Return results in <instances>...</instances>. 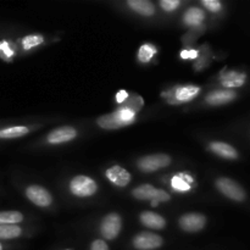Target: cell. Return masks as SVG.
<instances>
[{
    "mask_svg": "<svg viewBox=\"0 0 250 250\" xmlns=\"http://www.w3.org/2000/svg\"><path fill=\"white\" fill-rule=\"evenodd\" d=\"M134 120V112L129 111V110L121 109L120 107L116 112L110 115H105L98 120V125L102 126L103 128H119V127L125 126V125L131 124Z\"/></svg>",
    "mask_w": 250,
    "mask_h": 250,
    "instance_id": "1",
    "label": "cell"
},
{
    "mask_svg": "<svg viewBox=\"0 0 250 250\" xmlns=\"http://www.w3.org/2000/svg\"><path fill=\"white\" fill-rule=\"evenodd\" d=\"M134 198L139 200H151L153 207H158V203L168 202L170 200V195L166 193L165 190H160L154 188L150 185H142L133 189L132 192Z\"/></svg>",
    "mask_w": 250,
    "mask_h": 250,
    "instance_id": "2",
    "label": "cell"
},
{
    "mask_svg": "<svg viewBox=\"0 0 250 250\" xmlns=\"http://www.w3.org/2000/svg\"><path fill=\"white\" fill-rule=\"evenodd\" d=\"M98 189V186L94 180L84 175H78L70 182V190L73 195L80 198L90 197Z\"/></svg>",
    "mask_w": 250,
    "mask_h": 250,
    "instance_id": "3",
    "label": "cell"
},
{
    "mask_svg": "<svg viewBox=\"0 0 250 250\" xmlns=\"http://www.w3.org/2000/svg\"><path fill=\"white\" fill-rule=\"evenodd\" d=\"M216 187L222 194L226 195L229 199L236 200V202H243L247 197L243 188H242L238 183L234 182L233 180H229V178H219V180L216 181Z\"/></svg>",
    "mask_w": 250,
    "mask_h": 250,
    "instance_id": "4",
    "label": "cell"
},
{
    "mask_svg": "<svg viewBox=\"0 0 250 250\" xmlns=\"http://www.w3.org/2000/svg\"><path fill=\"white\" fill-rule=\"evenodd\" d=\"M171 164L170 156L166 154H154V155H146L138 160V167L143 172H154L160 168L166 167Z\"/></svg>",
    "mask_w": 250,
    "mask_h": 250,
    "instance_id": "5",
    "label": "cell"
},
{
    "mask_svg": "<svg viewBox=\"0 0 250 250\" xmlns=\"http://www.w3.org/2000/svg\"><path fill=\"white\" fill-rule=\"evenodd\" d=\"M122 229V220L121 216L119 214H112L106 215V216L103 219L102 226H100V232H102V236L104 237L107 241H112V239L116 238L120 234Z\"/></svg>",
    "mask_w": 250,
    "mask_h": 250,
    "instance_id": "6",
    "label": "cell"
},
{
    "mask_svg": "<svg viewBox=\"0 0 250 250\" xmlns=\"http://www.w3.org/2000/svg\"><path fill=\"white\" fill-rule=\"evenodd\" d=\"M163 244L164 239L151 232H142L133 238V248L137 250H156Z\"/></svg>",
    "mask_w": 250,
    "mask_h": 250,
    "instance_id": "7",
    "label": "cell"
},
{
    "mask_svg": "<svg viewBox=\"0 0 250 250\" xmlns=\"http://www.w3.org/2000/svg\"><path fill=\"white\" fill-rule=\"evenodd\" d=\"M26 195L33 204L37 205V207L45 208L49 207V205L53 203V197H51L50 193H49L45 188L41 187V186H29L26 189Z\"/></svg>",
    "mask_w": 250,
    "mask_h": 250,
    "instance_id": "8",
    "label": "cell"
},
{
    "mask_svg": "<svg viewBox=\"0 0 250 250\" xmlns=\"http://www.w3.org/2000/svg\"><path fill=\"white\" fill-rule=\"evenodd\" d=\"M205 224H207V219L204 215L202 214H186L180 219V227L186 232L189 233H194V232H199L204 229Z\"/></svg>",
    "mask_w": 250,
    "mask_h": 250,
    "instance_id": "9",
    "label": "cell"
},
{
    "mask_svg": "<svg viewBox=\"0 0 250 250\" xmlns=\"http://www.w3.org/2000/svg\"><path fill=\"white\" fill-rule=\"evenodd\" d=\"M76 136H77V131L73 127L63 126L53 129L46 137V141L50 144H61L72 141L76 138Z\"/></svg>",
    "mask_w": 250,
    "mask_h": 250,
    "instance_id": "10",
    "label": "cell"
},
{
    "mask_svg": "<svg viewBox=\"0 0 250 250\" xmlns=\"http://www.w3.org/2000/svg\"><path fill=\"white\" fill-rule=\"evenodd\" d=\"M105 175H106L107 180L114 183L115 186H117V187H126L131 182V173L119 165L111 166L110 168H107Z\"/></svg>",
    "mask_w": 250,
    "mask_h": 250,
    "instance_id": "11",
    "label": "cell"
},
{
    "mask_svg": "<svg viewBox=\"0 0 250 250\" xmlns=\"http://www.w3.org/2000/svg\"><path fill=\"white\" fill-rule=\"evenodd\" d=\"M141 222L144 226L153 229H165L166 221L163 216L153 211H144L141 214Z\"/></svg>",
    "mask_w": 250,
    "mask_h": 250,
    "instance_id": "12",
    "label": "cell"
},
{
    "mask_svg": "<svg viewBox=\"0 0 250 250\" xmlns=\"http://www.w3.org/2000/svg\"><path fill=\"white\" fill-rule=\"evenodd\" d=\"M236 97V93L233 90L224 89V90H215L211 94H209L207 97V102L209 103L210 105H224L229 103L231 100L234 99Z\"/></svg>",
    "mask_w": 250,
    "mask_h": 250,
    "instance_id": "13",
    "label": "cell"
},
{
    "mask_svg": "<svg viewBox=\"0 0 250 250\" xmlns=\"http://www.w3.org/2000/svg\"><path fill=\"white\" fill-rule=\"evenodd\" d=\"M210 150L214 151L216 155L221 156L225 159H237L238 158V153L236 149L229 144L224 143V142H212L210 144Z\"/></svg>",
    "mask_w": 250,
    "mask_h": 250,
    "instance_id": "14",
    "label": "cell"
},
{
    "mask_svg": "<svg viewBox=\"0 0 250 250\" xmlns=\"http://www.w3.org/2000/svg\"><path fill=\"white\" fill-rule=\"evenodd\" d=\"M127 5L133 11L138 12L143 16H153L155 14V6L153 5V2L148 1V0H128Z\"/></svg>",
    "mask_w": 250,
    "mask_h": 250,
    "instance_id": "15",
    "label": "cell"
},
{
    "mask_svg": "<svg viewBox=\"0 0 250 250\" xmlns=\"http://www.w3.org/2000/svg\"><path fill=\"white\" fill-rule=\"evenodd\" d=\"M244 82H246V75H243V73L234 72V71L225 73V75H222V77H221L222 85H224V87H227V88L241 87V85L244 84Z\"/></svg>",
    "mask_w": 250,
    "mask_h": 250,
    "instance_id": "16",
    "label": "cell"
},
{
    "mask_svg": "<svg viewBox=\"0 0 250 250\" xmlns=\"http://www.w3.org/2000/svg\"><path fill=\"white\" fill-rule=\"evenodd\" d=\"M204 11L199 7H190L186 11L185 17V23L188 26H199L203 21H204Z\"/></svg>",
    "mask_w": 250,
    "mask_h": 250,
    "instance_id": "17",
    "label": "cell"
},
{
    "mask_svg": "<svg viewBox=\"0 0 250 250\" xmlns=\"http://www.w3.org/2000/svg\"><path fill=\"white\" fill-rule=\"evenodd\" d=\"M27 133H28V128L26 126H11L0 129V139L20 138Z\"/></svg>",
    "mask_w": 250,
    "mask_h": 250,
    "instance_id": "18",
    "label": "cell"
},
{
    "mask_svg": "<svg viewBox=\"0 0 250 250\" xmlns=\"http://www.w3.org/2000/svg\"><path fill=\"white\" fill-rule=\"evenodd\" d=\"M21 234L22 229L17 225H0V239L2 241L19 238Z\"/></svg>",
    "mask_w": 250,
    "mask_h": 250,
    "instance_id": "19",
    "label": "cell"
},
{
    "mask_svg": "<svg viewBox=\"0 0 250 250\" xmlns=\"http://www.w3.org/2000/svg\"><path fill=\"white\" fill-rule=\"evenodd\" d=\"M199 90L197 85H183L176 90V98L178 102H189L199 93Z\"/></svg>",
    "mask_w": 250,
    "mask_h": 250,
    "instance_id": "20",
    "label": "cell"
},
{
    "mask_svg": "<svg viewBox=\"0 0 250 250\" xmlns=\"http://www.w3.org/2000/svg\"><path fill=\"white\" fill-rule=\"evenodd\" d=\"M22 220L23 215L20 211H0V225H17Z\"/></svg>",
    "mask_w": 250,
    "mask_h": 250,
    "instance_id": "21",
    "label": "cell"
},
{
    "mask_svg": "<svg viewBox=\"0 0 250 250\" xmlns=\"http://www.w3.org/2000/svg\"><path fill=\"white\" fill-rule=\"evenodd\" d=\"M156 54V48L153 44H144L141 46L138 53V59L141 62H149Z\"/></svg>",
    "mask_w": 250,
    "mask_h": 250,
    "instance_id": "22",
    "label": "cell"
},
{
    "mask_svg": "<svg viewBox=\"0 0 250 250\" xmlns=\"http://www.w3.org/2000/svg\"><path fill=\"white\" fill-rule=\"evenodd\" d=\"M43 42L44 38L41 34H31V36H27L22 39V46H23L24 50H31V49L41 45Z\"/></svg>",
    "mask_w": 250,
    "mask_h": 250,
    "instance_id": "23",
    "label": "cell"
},
{
    "mask_svg": "<svg viewBox=\"0 0 250 250\" xmlns=\"http://www.w3.org/2000/svg\"><path fill=\"white\" fill-rule=\"evenodd\" d=\"M15 49L9 42L1 41L0 42V58L5 61H9L14 56Z\"/></svg>",
    "mask_w": 250,
    "mask_h": 250,
    "instance_id": "24",
    "label": "cell"
},
{
    "mask_svg": "<svg viewBox=\"0 0 250 250\" xmlns=\"http://www.w3.org/2000/svg\"><path fill=\"white\" fill-rule=\"evenodd\" d=\"M186 180H187V177H185V176H177V177H175L172 180V187L175 188L176 190H180V192H182V190L183 192H185V190H188L190 187Z\"/></svg>",
    "mask_w": 250,
    "mask_h": 250,
    "instance_id": "25",
    "label": "cell"
},
{
    "mask_svg": "<svg viewBox=\"0 0 250 250\" xmlns=\"http://www.w3.org/2000/svg\"><path fill=\"white\" fill-rule=\"evenodd\" d=\"M202 4L211 12H219L222 9V4L217 0H203Z\"/></svg>",
    "mask_w": 250,
    "mask_h": 250,
    "instance_id": "26",
    "label": "cell"
},
{
    "mask_svg": "<svg viewBox=\"0 0 250 250\" xmlns=\"http://www.w3.org/2000/svg\"><path fill=\"white\" fill-rule=\"evenodd\" d=\"M181 5V2L178 0H161L160 6L163 7L165 11H173L176 7H178Z\"/></svg>",
    "mask_w": 250,
    "mask_h": 250,
    "instance_id": "27",
    "label": "cell"
},
{
    "mask_svg": "<svg viewBox=\"0 0 250 250\" xmlns=\"http://www.w3.org/2000/svg\"><path fill=\"white\" fill-rule=\"evenodd\" d=\"M90 250H110L107 244L105 243L103 239H95L92 244H90Z\"/></svg>",
    "mask_w": 250,
    "mask_h": 250,
    "instance_id": "28",
    "label": "cell"
},
{
    "mask_svg": "<svg viewBox=\"0 0 250 250\" xmlns=\"http://www.w3.org/2000/svg\"><path fill=\"white\" fill-rule=\"evenodd\" d=\"M198 56V51L197 50H183L181 53V58L183 60H189V59H195Z\"/></svg>",
    "mask_w": 250,
    "mask_h": 250,
    "instance_id": "29",
    "label": "cell"
},
{
    "mask_svg": "<svg viewBox=\"0 0 250 250\" xmlns=\"http://www.w3.org/2000/svg\"><path fill=\"white\" fill-rule=\"evenodd\" d=\"M127 98H128V93H127L126 90H120L116 94V102L119 103V104H122V103L126 102Z\"/></svg>",
    "mask_w": 250,
    "mask_h": 250,
    "instance_id": "30",
    "label": "cell"
},
{
    "mask_svg": "<svg viewBox=\"0 0 250 250\" xmlns=\"http://www.w3.org/2000/svg\"><path fill=\"white\" fill-rule=\"evenodd\" d=\"M5 248H4V244L1 243V242H0V250H4Z\"/></svg>",
    "mask_w": 250,
    "mask_h": 250,
    "instance_id": "31",
    "label": "cell"
},
{
    "mask_svg": "<svg viewBox=\"0 0 250 250\" xmlns=\"http://www.w3.org/2000/svg\"><path fill=\"white\" fill-rule=\"evenodd\" d=\"M65 250H71V249H65Z\"/></svg>",
    "mask_w": 250,
    "mask_h": 250,
    "instance_id": "32",
    "label": "cell"
}]
</instances>
